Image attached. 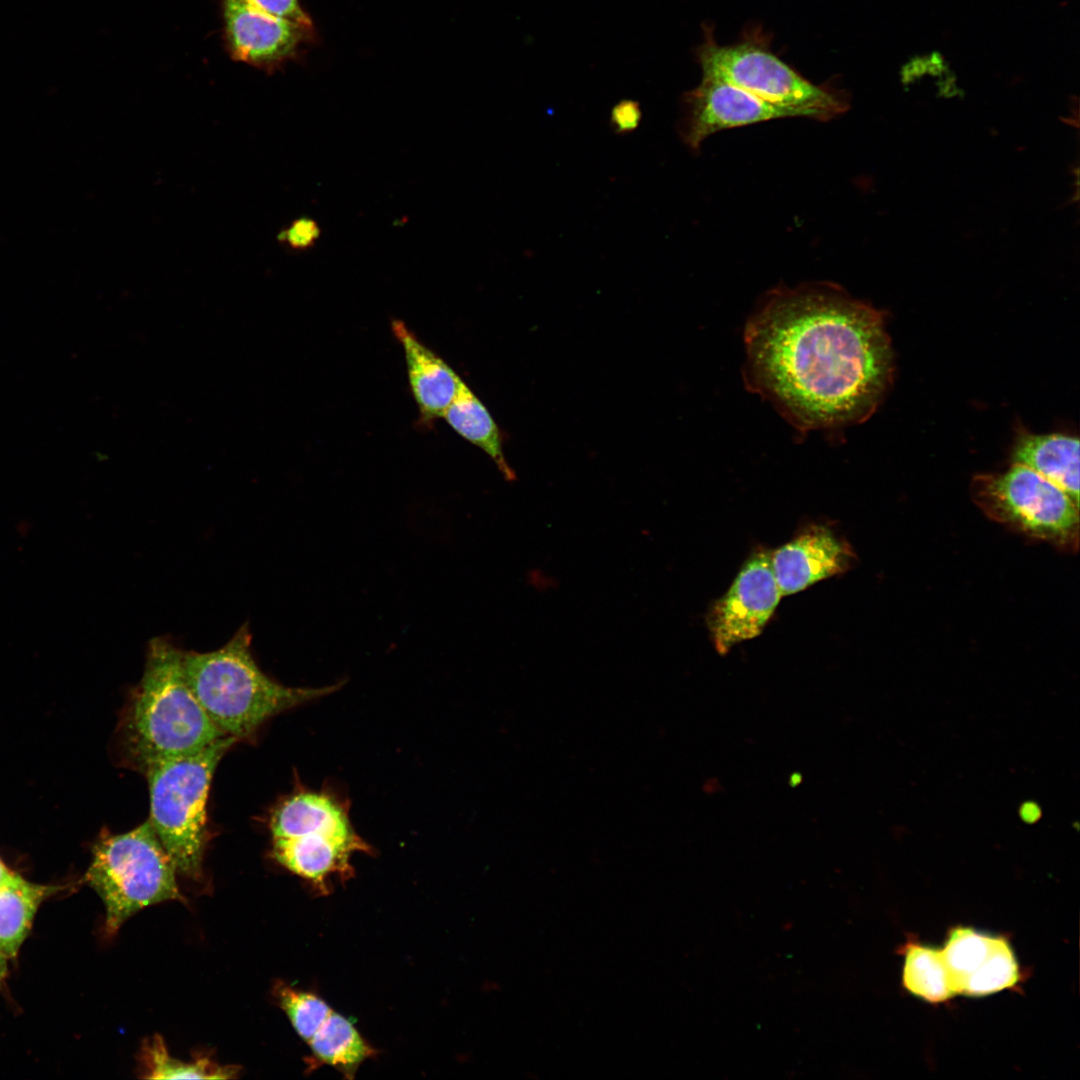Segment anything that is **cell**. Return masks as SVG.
Instances as JSON below:
<instances>
[{
  "label": "cell",
  "instance_id": "cell-10",
  "mask_svg": "<svg viewBox=\"0 0 1080 1080\" xmlns=\"http://www.w3.org/2000/svg\"><path fill=\"white\" fill-rule=\"evenodd\" d=\"M686 108L680 134L697 150L710 135L779 118L802 117L797 110L761 99L720 78L703 75L700 84L684 96Z\"/></svg>",
  "mask_w": 1080,
  "mask_h": 1080
},
{
  "label": "cell",
  "instance_id": "cell-17",
  "mask_svg": "<svg viewBox=\"0 0 1080 1080\" xmlns=\"http://www.w3.org/2000/svg\"><path fill=\"white\" fill-rule=\"evenodd\" d=\"M443 418L463 438L484 450L507 481L516 479L502 450L499 429L491 414L471 390L462 383Z\"/></svg>",
  "mask_w": 1080,
  "mask_h": 1080
},
{
  "label": "cell",
  "instance_id": "cell-27",
  "mask_svg": "<svg viewBox=\"0 0 1080 1080\" xmlns=\"http://www.w3.org/2000/svg\"><path fill=\"white\" fill-rule=\"evenodd\" d=\"M7 972H8L7 957L0 952V984L6 978Z\"/></svg>",
  "mask_w": 1080,
  "mask_h": 1080
},
{
  "label": "cell",
  "instance_id": "cell-13",
  "mask_svg": "<svg viewBox=\"0 0 1080 1080\" xmlns=\"http://www.w3.org/2000/svg\"><path fill=\"white\" fill-rule=\"evenodd\" d=\"M855 558L848 542L831 528L819 524L808 525L771 552L772 567L782 596L846 572Z\"/></svg>",
  "mask_w": 1080,
  "mask_h": 1080
},
{
  "label": "cell",
  "instance_id": "cell-5",
  "mask_svg": "<svg viewBox=\"0 0 1080 1080\" xmlns=\"http://www.w3.org/2000/svg\"><path fill=\"white\" fill-rule=\"evenodd\" d=\"M176 872L149 820L122 834L102 832L84 880L104 903L106 934L147 906L183 901Z\"/></svg>",
  "mask_w": 1080,
  "mask_h": 1080
},
{
  "label": "cell",
  "instance_id": "cell-2",
  "mask_svg": "<svg viewBox=\"0 0 1080 1080\" xmlns=\"http://www.w3.org/2000/svg\"><path fill=\"white\" fill-rule=\"evenodd\" d=\"M183 654L168 637L149 641L142 677L117 727L116 745L124 766L145 774L159 763L199 752L225 736L191 691Z\"/></svg>",
  "mask_w": 1080,
  "mask_h": 1080
},
{
  "label": "cell",
  "instance_id": "cell-1",
  "mask_svg": "<svg viewBox=\"0 0 1080 1080\" xmlns=\"http://www.w3.org/2000/svg\"><path fill=\"white\" fill-rule=\"evenodd\" d=\"M745 344L748 384L802 430L864 419L891 377L881 314L831 284L774 290Z\"/></svg>",
  "mask_w": 1080,
  "mask_h": 1080
},
{
  "label": "cell",
  "instance_id": "cell-26",
  "mask_svg": "<svg viewBox=\"0 0 1080 1080\" xmlns=\"http://www.w3.org/2000/svg\"><path fill=\"white\" fill-rule=\"evenodd\" d=\"M31 531V524L27 520H22L16 524V532L19 536L25 537Z\"/></svg>",
  "mask_w": 1080,
  "mask_h": 1080
},
{
  "label": "cell",
  "instance_id": "cell-22",
  "mask_svg": "<svg viewBox=\"0 0 1080 1080\" xmlns=\"http://www.w3.org/2000/svg\"><path fill=\"white\" fill-rule=\"evenodd\" d=\"M248 6L267 15L286 20L310 31L312 21L303 10L299 0H241Z\"/></svg>",
  "mask_w": 1080,
  "mask_h": 1080
},
{
  "label": "cell",
  "instance_id": "cell-11",
  "mask_svg": "<svg viewBox=\"0 0 1080 1080\" xmlns=\"http://www.w3.org/2000/svg\"><path fill=\"white\" fill-rule=\"evenodd\" d=\"M953 991L986 996L1014 987L1019 966L1007 939L968 927L953 928L941 949Z\"/></svg>",
  "mask_w": 1080,
  "mask_h": 1080
},
{
  "label": "cell",
  "instance_id": "cell-16",
  "mask_svg": "<svg viewBox=\"0 0 1080 1080\" xmlns=\"http://www.w3.org/2000/svg\"><path fill=\"white\" fill-rule=\"evenodd\" d=\"M310 1068L328 1065L352 1079L360 1065L375 1054L354 1024L332 1011L308 1042Z\"/></svg>",
  "mask_w": 1080,
  "mask_h": 1080
},
{
  "label": "cell",
  "instance_id": "cell-20",
  "mask_svg": "<svg viewBox=\"0 0 1080 1080\" xmlns=\"http://www.w3.org/2000/svg\"><path fill=\"white\" fill-rule=\"evenodd\" d=\"M144 1077L148 1079H230L236 1077L234 1066H220L208 1058L185 1062L172 1057L161 1036L147 1041L142 1053Z\"/></svg>",
  "mask_w": 1080,
  "mask_h": 1080
},
{
  "label": "cell",
  "instance_id": "cell-23",
  "mask_svg": "<svg viewBox=\"0 0 1080 1080\" xmlns=\"http://www.w3.org/2000/svg\"><path fill=\"white\" fill-rule=\"evenodd\" d=\"M321 229L318 223L307 216L293 220L278 234V241L293 250L303 251L314 246L319 239Z\"/></svg>",
  "mask_w": 1080,
  "mask_h": 1080
},
{
  "label": "cell",
  "instance_id": "cell-9",
  "mask_svg": "<svg viewBox=\"0 0 1080 1080\" xmlns=\"http://www.w3.org/2000/svg\"><path fill=\"white\" fill-rule=\"evenodd\" d=\"M781 597L771 552L756 551L706 615V625L716 650L726 654L740 642L760 635Z\"/></svg>",
  "mask_w": 1080,
  "mask_h": 1080
},
{
  "label": "cell",
  "instance_id": "cell-6",
  "mask_svg": "<svg viewBox=\"0 0 1080 1080\" xmlns=\"http://www.w3.org/2000/svg\"><path fill=\"white\" fill-rule=\"evenodd\" d=\"M237 740L224 736L194 754L149 769V821L177 872L201 874L207 838V798L220 760Z\"/></svg>",
  "mask_w": 1080,
  "mask_h": 1080
},
{
  "label": "cell",
  "instance_id": "cell-18",
  "mask_svg": "<svg viewBox=\"0 0 1080 1080\" xmlns=\"http://www.w3.org/2000/svg\"><path fill=\"white\" fill-rule=\"evenodd\" d=\"M58 889L30 883L20 876L0 886V952L7 959L17 955L39 905Z\"/></svg>",
  "mask_w": 1080,
  "mask_h": 1080
},
{
  "label": "cell",
  "instance_id": "cell-3",
  "mask_svg": "<svg viewBox=\"0 0 1080 1080\" xmlns=\"http://www.w3.org/2000/svg\"><path fill=\"white\" fill-rule=\"evenodd\" d=\"M251 641L245 623L222 647L183 654L184 674L191 691L213 724L236 740L249 737L271 717L335 689L280 684L260 669Z\"/></svg>",
  "mask_w": 1080,
  "mask_h": 1080
},
{
  "label": "cell",
  "instance_id": "cell-8",
  "mask_svg": "<svg viewBox=\"0 0 1080 1080\" xmlns=\"http://www.w3.org/2000/svg\"><path fill=\"white\" fill-rule=\"evenodd\" d=\"M970 492L993 521L1063 550L1078 549L1079 507L1030 468L1013 464L1003 473L978 475Z\"/></svg>",
  "mask_w": 1080,
  "mask_h": 1080
},
{
  "label": "cell",
  "instance_id": "cell-14",
  "mask_svg": "<svg viewBox=\"0 0 1080 1080\" xmlns=\"http://www.w3.org/2000/svg\"><path fill=\"white\" fill-rule=\"evenodd\" d=\"M394 335L403 347L413 397L425 422L443 417L462 380L436 353L425 346L401 321H393Z\"/></svg>",
  "mask_w": 1080,
  "mask_h": 1080
},
{
  "label": "cell",
  "instance_id": "cell-19",
  "mask_svg": "<svg viewBox=\"0 0 1080 1080\" xmlns=\"http://www.w3.org/2000/svg\"><path fill=\"white\" fill-rule=\"evenodd\" d=\"M902 978L910 993L930 1003H941L955 995L941 949L908 943Z\"/></svg>",
  "mask_w": 1080,
  "mask_h": 1080
},
{
  "label": "cell",
  "instance_id": "cell-15",
  "mask_svg": "<svg viewBox=\"0 0 1080 1080\" xmlns=\"http://www.w3.org/2000/svg\"><path fill=\"white\" fill-rule=\"evenodd\" d=\"M1013 464L1030 468L1062 489L1079 507V440L1063 434H1022Z\"/></svg>",
  "mask_w": 1080,
  "mask_h": 1080
},
{
  "label": "cell",
  "instance_id": "cell-12",
  "mask_svg": "<svg viewBox=\"0 0 1080 1080\" xmlns=\"http://www.w3.org/2000/svg\"><path fill=\"white\" fill-rule=\"evenodd\" d=\"M226 50L238 62L272 69L296 53L307 30L253 9L241 0H221Z\"/></svg>",
  "mask_w": 1080,
  "mask_h": 1080
},
{
  "label": "cell",
  "instance_id": "cell-24",
  "mask_svg": "<svg viewBox=\"0 0 1080 1080\" xmlns=\"http://www.w3.org/2000/svg\"><path fill=\"white\" fill-rule=\"evenodd\" d=\"M640 120V106L632 100L618 102L611 111V124L618 134L635 130L639 126Z\"/></svg>",
  "mask_w": 1080,
  "mask_h": 1080
},
{
  "label": "cell",
  "instance_id": "cell-21",
  "mask_svg": "<svg viewBox=\"0 0 1080 1080\" xmlns=\"http://www.w3.org/2000/svg\"><path fill=\"white\" fill-rule=\"evenodd\" d=\"M275 994L297 1034L307 1043L333 1011L313 993L278 984Z\"/></svg>",
  "mask_w": 1080,
  "mask_h": 1080
},
{
  "label": "cell",
  "instance_id": "cell-25",
  "mask_svg": "<svg viewBox=\"0 0 1080 1080\" xmlns=\"http://www.w3.org/2000/svg\"><path fill=\"white\" fill-rule=\"evenodd\" d=\"M18 876L0 860V886L14 881Z\"/></svg>",
  "mask_w": 1080,
  "mask_h": 1080
},
{
  "label": "cell",
  "instance_id": "cell-4",
  "mask_svg": "<svg viewBox=\"0 0 1080 1080\" xmlns=\"http://www.w3.org/2000/svg\"><path fill=\"white\" fill-rule=\"evenodd\" d=\"M270 830L274 859L323 894L334 877H352L353 854L372 850L352 825L348 800L329 789H302L282 800Z\"/></svg>",
  "mask_w": 1080,
  "mask_h": 1080
},
{
  "label": "cell",
  "instance_id": "cell-7",
  "mask_svg": "<svg viewBox=\"0 0 1080 1080\" xmlns=\"http://www.w3.org/2000/svg\"><path fill=\"white\" fill-rule=\"evenodd\" d=\"M704 40L698 51L703 75L720 78L768 102L797 110L802 117L825 121L848 108L846 95L802 77L771 51L767 39L759 32L723 46L716 43L711 29L705 28Z\"/></svg>",
  "mask_w": 1080,
  "mask_h": 1080
}]
</instances>
